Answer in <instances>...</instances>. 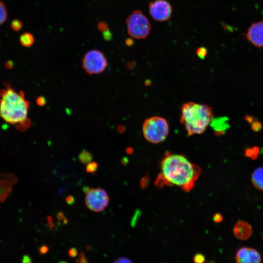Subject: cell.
<instances>
[{
	"label": "cell",
	"mask_w": 263,
	"mask_h": 263,
	"mask_svg": "<svg viewBox=\"0 0 263 263\" xmlns=\"http://www.w3.org/2000/svg\"><path fill=\"white\" fill-rule=\"evenodd\" d=\"M200 173V168L185 156L168 153L161 162L155 184L158 187L176 186L189 191L194 187Z\"/></svg>",
	"instance_id": "1"
},
{
	"label": "cell",
	"mask_w": 263,
	"mask_h": 263,
	"mask_svg": "<svg viewBox=\"0 0 263 263\" xmlns=\"http://www.w3.org/2000/svg\"><path fill=\"white\" fill-rule=\"evenodd\" d=\"M29 104L21 91L18 92L10 86L0 90V116L20 131H25L30 126Z\"/></svg>",
	"instance_id": "2"
},
{
	"label": "cell",
	"mask_w": 263,
	"mask_h": 263,
	"mask_svg": "<svg viewBox=\"0 0 263 263\" xmlns=\"http://www.w3.org/2000/svg\"><path fill=\"white\" fill-rule=\"evenodd\" d=\"M213 116L209 106L188 102L181 107L180 121L188 135L200 134L206 131Z\"/></svg>",
	"instance_id": "3"
},
{
	"label": "cell",
	"mask_w": 263,
	"mask_h": 263,
	"mask_svg": "<svg viewBox=\"0 0 263 263\" xmlns=\"http://www.w3.org/2000/svg\"><path fill=\"white\" fill-rule=\"evenodd\" d=\"M143 134L149 142L157 144L164 141L169 132V126L163 117L154 116L145 120L142 126Z\"/></svg>",
	"instance_id": "4"
},
{
	"label": "cell",
	"mask_w": 263,
	"mask_h": 263,
	"mask_svg": "<svg viewBox=\"0 0 263 263\" xmlns=\"http://www.w3.org/2000/svg\"><path fill=\"white\" fill-rule=\"evenodd\" d=\"M126 23L128 32L132 38L142 39L149 35L151 25L148 18L142 11H134L128 17Z\"/></svg>",
	"instance_id": "5"
},
{
	"label": "cell",
	"mask_w": 263,
	"mask_h": 263,
	"mask_svg": "<svg viewBox=\"0 0 263 263\" xmlns=\"http://www.w3.org/2000/svg\"><path fill=\"white\" fill-rule=\"evenodd\" d=\"M107 66V59L99 50H92L88 52L82 60V67L89 75L100 74L106 69Z\"/></svg>",
	"instance_id": "6"
},
{
	"label": "cell",
	"mask_w": 263,
	"mask_h": 263,
	"mask_svg": "<svg viewBox=\"0 0 263 263\" xmlns=\"http://www.w3.org/2000/svg\"><path fill=\"white\" fill-rule=\"evenodd\" d=\"M109 200V196L105 190L101 188H92L86 193L85 202L90 210L98 212L108 206Z\"/></svg>",
	"instance_id": "7"
},
{
	"label": "cell",
	"mask_w": 263,
	"mask_h": 263,
	"mask_svg": "<svg viewBox=\"0 0 263 263\" xmlns=\"http://www.w3.org/2000/svg\"><path fill=\"white\" fill-rule=\"evenodd\" d=\"M149 8L152 18L160 21L169 19L172 11L171 5L166 0H156L151 2L149 4Z\"/></svg>",
	"instance_id": "8"
},
{
	"label": "cell",
	"mask_w": 263,
	"mask_h": 263,
	"mask_svg": "<svg viewBox=\"0 0 263 263\" xmlns=\"http://www.w3.org/2000/svg\"><path fill=\"white\" fill-rule=\"evenodd\" d=\"M18 180L17 176L13 173L6 172L0 173V204L10 195Z\"/></svg>",
	"instance_id": "9"
},
{
	"label": "cell",
	"mask_w": 263,
	"mask_h": 263,
	"mask_svg": "<svg viewBox=\"0 0 263 263\" xmlns=\"http://www.w3.org/2000/svg\"><path fill=\"white\" fill-rule=\"evenodd\" d=\"M236 263H261V257L255 249L244 247L241 248L236 255Z\"/></svg>",
	"instance_id": "10"
},
{
	"label": "cell",
	"mask_w": 263,
	"mask_h": 263,
	"mask_svg": "<svg viewBox=\"0 0 263 263\" xmlns=\"http://www.w3.org/2000/svg\"><path fill=\"white\" fill-rule=\"evenodd\" d=\"M246 36L255 46L263 47V21L253 23L248 28Z\"/></svg>",
	"instance_id": "11"
},
{
	"label": "cell",
	"mask_w": 263,
	"mask_h": 263,
	"mask_svg": "<svg viewBox=\"0 0 263 263\" xmlns=\"http://www.w3.org/2000/svg\"><path fill=\"white\" fill-rule=\"evenodd\" d=\"M233 233L237 238L245 240L251 236L252 228L248 223L240 221L235 224L233 228Z\"/></svg>",
	"instance_id": "12"
},
{
	"label": "cell",
	"mask_w": 263,
	"mask_h": 263,
	"mask_svg": "<svg viewBox=\"0 0 263 263\" xmlns=\"http://www.w3.org/2000/svg\"><path fill=\"white\" fill-rule=\"evenodd\" d=\"M227 120V118L225 117H219L212 119L210 124L217 135L224 134L225 130L228 128Z\"/></svg>",
	"instance_id": "13"
},
{
	"label": "cell",
	"mask_w": 263,
	"mask_h": 263,
	"mask_svg": "<svg viewBox=\"0 0 263 263\" xmlns=\"http://www.w3.org/2000/svg\"><path fill=\"white\" fill-rule=\"evenodd\" d=\"M252 182L255 188L263 190V167L258 168L253 172Z\"/></svg>",
	"instance_id": "14"
},
{
	"label": "cell",
	"mask_w": 263,
	"mask_h": 263,
	"mask_svg": "<svg viewBox=\"0 0 263 263\" xmlns=\"http://www.w3.org/2000/svg\"><path fill=\"white\" fill-rule=\"evenodd\" d=\"M19 41L21 44L24 47H29L33 44L34 38L32 34L30 33H24L20 36Z\"/></svg>",
	"instance_id": "15"
},
{
	"label": "cell",
	"mask_w": 263,
	"mask_h": 263,
	"mask_svg": "<svg viewBox=\"0 0 263 263\" xmlns=\"http://www.w3.org/2000/svg\"><path fill=\"white\" fill-rule=\"evenodd\" d=\"M93 158L92 154L86 150H83L78 155L79 160L83 164H88L91 162Z\"/></svg>",
	"instance_id": "16"
},
{
	"label": "cell",
	"mask_w": 263,
	"mask_h": 263,
	"mask_svg": "<svg viewBox=\"0 0 263 263\" xmlns=\"http://www.w3.org/2000/svg\"><path fill=\"white\" fill-rule=\"evenodd\" d=\"M8 11L4 3L0 0V25L2 24L7 19Z\"/></svg>",
	"instance_id": "17"
},
{
	"label": "cell",
	"mask_w": 263,
	"mask_h": 263,
	"mask_svg": "<svg viewBox=\"0 0 263 263\" xmlns=\"http://www.w3.org/2000/svg\"><path fill=\"white\" fill-rule=\"evenodd\" d=\"M10 26L13 31L18 32L22 29L23 24L22 21L19 19H15L11 21Z\"/></svg>",
	"instance_id": "18"
},
{
	"label": "cell",
	"mask_w": 263,
	"mask_h": 263,
	"mask_svg": "<svg viewBox=\"0 0 263 263\" xmlns=\"http://www.w3.org/2000/svg\"><path fill=\"white\" fill-rule=\"evenodd\" d=\"M98 164L95 162H91L86 165V171L88 173L94 174L97 169Z\"/></svg>",
	"instance_id": "19"
},
{
	"label": "cell",
	"mask_w": 263,
	"mask_h": 263,
	"mask_svg": "<svg viewBox=\"0 0 263 263\" xmlns=\"http://www.w3.org/2000/svg\"><path fill=\"white\" fill-rule=\"evenodd\" d=\"M196 53L200 58L204 59L207 56V51L205 47H200L197 49Z\"/></svg>",
	"instance_id": "20"
},
{
	"label": "cell",
	"mask_w": 263,
	"mask_h": 263,
	"mask_svg": "<svg viewBox=\"0 0 263 263\" xmlns=\"http://www.w3.org/2000/svg\"><path fill=\"white\" fill-rule=\"evenodd\" d=\"M193 261L195 263H204L205 257L201 253L196 254L193 257Z\"/></svg>",
	"instance_id": "21"
},
{
	"label": "cell",
	"mask_w": 263,
	"mask_h": 263,
	"mask_svg": "<svg viewBox=\"0 0 263 263\" xmlns=\"http://www.w3.org/2000/svg\"><path fill=\"white\" fill-rule=\"evenodd\" d=\"M97 28L99 31L103 32L109 29L108 24L103 21L98 23Z\"/></svg>",
	"instance_id": "22"
},
{
	"label": "cell",
	"mask_w": 263,
	"mask_h": 263,
	"mask_svg": "<svg viewBox=\"0 0 263 263\" xmlns=\"http://www.w3.org/2000/svg\"><path fill=\"white\" fill-rule=\"evenodd\" d=\"M36 102L38 105L43 106L46 104V100L44 96H40L37 98Z\"/></svg>",
	"instance_id": "23"
},
{
	"label": "cell",
	"mask_w": 263,
	"mask_h": 263,
	"mask_svg": "<svg viewBox=\"0 0 263 263\" xmlns=\"http://www.w3.org/2000/svg\"><path fill=\"white\" fill-rule=\"evenodd\" d=\"M253 151V155L251 157V159L253 160H256L258 157L260 153V149L258 147H255L252 148Z\"/></svg>",
	"instance_id": "24"
},
{
	"label": "cell",
	"mask_w": 263,
	"mask_h": 263,
	"mask_svg": "<svg viewBox=\"0 0 263 263\" xmlns=\"http://www.w3.org/2000/svg\"><path fill=\"white\" fill-rule=\"evenodd\" d=\"M113 263H132L129 259L125 257L118 258Z\"/></svg>",
	"instance_id": "25"
},
{
	"label": "cell",
	"mask_w": 263,
	"mask_h": 263,
	"mask_svg": "<svg viewBox=\"0 0 263 263\" xmlns=\"http://www.w3.org/2000/svg\"><path fill=\"white\" fill-rule=\"evenodd\" d=\"M103 36L104 39L106 40H110L112 39V35L109 30L103 32Z\"/></svg>",
	"instance_id": "26"
},
{
	"label": "cell",
	"mask_w": 263,
	"mask_h": 263,
	"mask_svg": "<svg viewBox=\"0 0 263 263\" xmlns=\"http://www.w3.org/2000/svg\"><path fill=\"white\" fill-rule=\"evenodd\" d=\"M75 198L72 195H68L65 199L66 202L69 205H73L75 202Z\"/></svg>",
	"instance_id": "27"
},
{
	"label": "cell",
	"mask_w": 263,
	"mask_h": 263,
	"mask_svg": "<svg viewBox=\"0 0 263 263\" xmlns=\"http://www.w3.org/2000/svg\"><path fill=\"white\" fill-rule=\"evenodd\" d=\"M213 220L216 223H220L223 220V216L220 213H216L213 216Z\"/></svg>",
	"instance_id": "28"
},
{
	"label": "cell",
	"mask_w": 263,
	"mask_h": 263,
	"mask_svg": "<svg viewBox=\"0 0 263 263\" xmlns=\"http://www.w3.org/2000/svg\"><path fill=\"white\" fill-rule=\"evenodd\" d=\"M69 255L71 257H75L77 256L78 252L75 248H71L68 251Z\"/></svg>",
	"instance_id": "29"
},
{
	"label": "cell",
	"mask_w": 263,
	"mask_h": 263,
	"mask_svg": "<svg viewBox=\"0 0 263 263\" xmlns=\"http://www.w3.org/2000/svg\"><path fill=\"white\" fill-rule=\"evenodd\" d=\"M47 220L49 224V227L50 229L53 228L54 225L53 221V218L51 215H48L47 217Z\"/></svg>",
	"instance_id": "30"
},
{
	"label": "cell",
	"mask_w": 263,
	"mask_h": 263,
	"mask_svg": "<svg viewBox=\"0 0 263 263\" xmlns=\"http://www.w3.org/2000/svg\"><path fill=\"white\" fill-rule=\"evenodd\" d=\"M57 219L58 221H64L67 218L62 212H58L57 214Z\"/></svg>",
	"instance_id": "31"
},
{
	"label": "cell",
	"mask_w": 263,
	"mask_h": 263,
	"mask_svg": "<svg viewBox=\"0 0 263 263\" xmlns=\"http://www.w3.org/2000/svg\"><path fill=\"white\" fill-rule=\"evenodd\" d=\"M252 128L255 131H259L261 129V125L259 122L254 123Z\"/></svg>",
	"instance_id": "32"
},
{
	"label": "cell",
	"mask_w": 263,
	"mask_h": 263,
	"mask_svg": "<svg viewBox=\"0 0 263 263\" xmlns=\"http://www.w3.org/2000/svg\"><path fill=\"white\" fill-rule=\"evenodd\" d=\"M77 263H88L84 255L82 253L79 257Z\"/></svg>",
	"instance_id": "33"
},
{
	"label": "cell",
	"mask_w": 263,
	"mask_h": 263,
	"mask_svg": "<svg viewBox=\"0 0 263 263\" xmlns=\"http://www.w3.org/2000/svg\"><path fill=\"white\" fill-rule=\"evenodd\" d=\"M48 251V247L45 245L41 246L39 249V252L41 254L46 253Z\"/></svg>",
	"instance_id": "34"
},
{
	"label": "cell",
	"mask_w": 263,
	"mask_h": 263,
	"mask_svg": "<svg viewBox=\"0 0 263 263\" xmlns=\"http://www.w3.org/2000/svg\"><path fill=\"white\" fill-rule=\"evenodd\" d=\"M245 154L246 156L251 157L253 155V151L252 149H247L245 151Z\"/></svg>",
	"instance_id": "35"
},
{
	"label": "cell",
	"mask_w": 263,
	"mask_h": 263,
	"mask_svg": "<svg viewBox=\"0 0 263 263\" xmlns=\"http://www.w3.org/2000/svg\"><path fill=\"white\" fill-rule=\"evenodd\" d=\"M14 66V63L11 60H8L5 63V67L8 69L12 68Z\"/></svg>",
	"instance_id": "36"
},
{
	"label": "cell",
	"mask_w": 263,
	"mask_h": 263,
	"mask_svg": "<svg viewBox=\"0 0 263 263\" xmlns=\"http://www.w3.org/2000/svg\"><path fill=\"white\" fill-rule=\"evenodd\" d=\"M23 263H31L32 260L30 257L28 256L25 255L22 260Z\"/></svg>",
	"instance_id": "37"
},
{
	"label": "cell",
	"mask_w": 263,
	"mask_h": 263,
	"mask_svg": "<svg viewBox=\"0 0 263 263\" xmlns=\"http://www.w3.org/2000/svg\"><path fill=\"white\" fill-rule=\"evenodd\" d=\"M133 43V41L131 38H128L126 40V44L128 46H132Z\"/></svg>",
	"instance_id": "38"
},
{
	"label": "cell",
	"mask_w": 263,
	"mask_h": 263,
	"mask_svg": "<svg viewBox=\"0 0 263 263\" xmlns=\"http://www.w3.org/2000/svg\"><path fill=\"white\" fill-rule=\"evenodd\" d=\"M90 188H89L88 187H84L83 188V191L86 192V193L90 190Z\"/></svg>",
	"instance_id": "39"
},
{
	"label": "cell",
	"mask_w": 263,
	"mask_h": 263,
	"mask_svg": "<svg viewBox=\"0 0 263 263\" xmlns=\"http://www.w3.org/2000/svg\"><path fill=\"white\" fill-rule=\"evenodd\" d=\"M58 263H68L65 261H60Z\"/></svg>",
	"instance_id": "40"
},
{
	"label": "cell",
	"mask_w": 263,
	"mask_h": 263,
	"mask_svg": "<svg viewBox=\"0 0 263 263\" xmlns=\"http://www.w3.org/2000/svg\"><path fill=\"white\" fill-rule=\"evenodd\" d=\"M213 263L211 262V263Z\"/></svg>",
	"instance_id": "41"
}]
</instances>
